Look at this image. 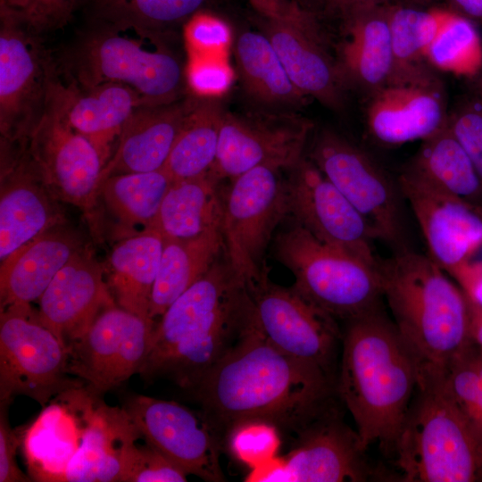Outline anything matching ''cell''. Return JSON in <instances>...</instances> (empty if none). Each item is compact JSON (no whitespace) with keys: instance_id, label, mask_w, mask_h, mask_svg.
<instances>
[{"instance_id":"6da1fadb","label":"cell","mask_w":482,"mask_h":482,"mask_svg":"<svg viewBox=\"0 0 482 482\" xmlns=\"http://www.w3.org/2000/svg\"><path fill=\"white\" fill-rule=\"evenodd\" d=\"M334 379L270 342L253 317L235 345L191 390L218 433L247 420L297 432L332 403Z\"/></svg>"},{"instance_id":"7a4b0ae2","label":"cell","mask_w":482,"mask_h":482,"mask_svg":"<svg viewBox=\"0 0 482 482\" xmlns=\"http://www.w3.org/2000/svg\"><path fill=\"white\" fill-rule=\"evenodd\" d=\"M252 316L248 283L224 252L154 324L139 374L167 377L191 389L239 340Z\"/></svg>"},{"instance_id":"3957f363","label":"cell","mask_w":482,"mask_h":482,"mask_svg":"<svg viewBox=\"0 0 482 482\" xmlns=\"http://www.w3.org/2000/svg\"><path fill=\"white\" fill-rule=\"evenodd\" d=\"M336 383L362 445L390 457L418 380L417 363L381 307L345 321Z\"/></svg>"},{"instance_id":"277c9868","label":"cell","mask_w":482,"mask_h":482,"mask_svg":"<svg viewBox=\"0 0 482 482\" xmlns=\"http://www.w3.org/2000/svg\"><path fill=\"white\" fill-rule=\"evenodd\" d=\"M383 298L420 371L445 372L471 345L469 300L428 255L411 248L380 260Z\"/></svg>"},{"instance_id":"5b68a950","label":"cell","mask_w":482,"mask_h":482,"mask_svg":"<svg viewBox=\"0 0 482 482\" xmlns=\"http://www.w3.org/2000/svg\"><path fill=\"white\" fill-rule=\"evenodd\" d=\"M390 457L395 481L482 482V436L451 395L445 372L418 373Z\"/></svg>"},{"instance_id":"8992f818","label":"cell","mask_w":482,"mask_h":482,"mask_svg":"<svg viewBox=\"0 0 482 482\" xmlns=\"http://www.w3.org/2000/svg\"><path fill=\"white\" fill-rule=\"evenodd\" d=\"M162 33L102 21L71 54L68 77L84 87L107 82L126 85L145 105L175 102L182 98L187 85L186 66Z\"/></svg>"},{"instance_id":"52a82bcc","label":"cell","mask_w":482,"mask_h":482,"mask_svg":"<svg viewBox=\"0 0 482 482\" xmlns=\"http://www.w3.org/2000/svg\"><path fill=\"white\" fill-rule=\"evenodd\" d=\"M274 255L292 272V287L337 320L381 307L379 268L319 240L296 222L278 235Z\"/></svg>"},{"instance_id":"ba28073f","label":"cell","mask_w":482,"mask_h":482,"mask_svg":"<svg viewBox=\"0 0 482 482\" xmlns=\"http://www.w3.org/2000/svg\"><path fill=\"white\" fill-rule=\"evenodd\" d=\"M309 159L395 253L410 249L407 204L399 183L362 148L331 129L314 138Z\"/></svg>"},{"instance_id":"9c48e42d","label":"cell","mask_w":482,"mask_h":482,"mask_svg":"<svg viewBox=\"0 0 482 482\" xmlns=\"http://www.w3.org/2000/svg\"><path fill=\"white\" fill-rule=\"evenodd\" d=\"M69 362L67 348L30 303L1 309L0 403L25 395L45 406L59 394L81 386L69 378Z\"/></svg>"},{"instance_id":"30bf717a","label":"cell","mask_w":482,"mask_h":482,"mask_svg":"<svg viewBox=\"0 0 482 482\" xmlns=\"http://www.w3.org/2000/svg\"><path fill=\"white\" fill-rule=\"evenodd\" d=\"M230 181L222 203L224 252L236 271L252 285L268 272L265 252L277 226L288 214L287 183L281 170L264 165Z\"/></svg>"},{"instance_id":"8fae6325","label":"cell","mask_w":482,"mask_h":482,"mask_svg":"<svg viewBox=\"0 0 482 482\" xmlns=\"http://www.w3.org/2000/svg\"><path fill=\"white\" fill-rule=\"evenodd\" d=\"M296 446L281 460L276 457L253 469L248 481L364 482L387 478L371 464L355 429L340 418L332 403L299 431Z\"/></svg>"},{"instance_id":"7c38bea8","label":"cell","mask_w":482,"mask_h":482,"mask_svg":"<svg viewBox=\"0 0 482 482\" xmlns=\"http://www.w3.org/2000/svg\"><path fill=\"white\" fill-rule=\"evenodd\" d=\"M21 145L51 195L90 215L105 162L95 145L71 126L48 92L44 112Z\"/></svg>"},{"instance_id":"4fadbf2b","label":"cell","mask_w":482,"mask_h":482,"mask_svg":"<svg viewBox=\"0 0 482 482\" xmlns=\"http://www.w3.org/2000/svg\"><path fill=\"white\" fill-rule=\"evenodd\" d=\"M248 286L253 320L261 333L280 350L333 378L337 350L342 339L337 320L293 287L271 282L268 272Z\"/></svg>"},{"instance_id":"5bb4252c","label":"cell","mask_w":482,"mask_h":482,"mask_svg":"<svg viewBox=\"0 0 482 482\" xmlns=\"http://www.w3.org/2000/svg\"><path fill=\"white\" fill-rule=\"evenodd\" d=\"M154 320L117 303L104 308L69 349L70 372L101 395L139 374L148 355Z\"/></svg>"},{"instance_id":"9a60e30c","label":"cell","mask_w":482,"mask_h":482,"mask_svg":"<svg viewBox=\"0 0 482 482\" xmlns=\"http://www.w3.org/2000/svg\"><path fill=\"white\" fill-rule=\"evenodd\" d=\"M0 20L1 145H18L44 112L54 64L38 35L5 17Z\"/></svg>"},{"instance_id":"2e32d148","label":"cell","mask_w":482,"mask_h":482,"mask_svg":"<svg viewBox=\"0 0 482 482\" xmlns=\"http://www.w3.org/2000/svg\"><path fill=\"white\" fill-rule=\"evenodd\" d=\"M313 129L294 113H224L212 171L232 179L258 166L294 168L304 156Z\"/></svg>"},{"instance_id":"e0dca14e","label":"cell","mask_w":482,"mask_h":482,"mask_svg":"<svg viewBox=\"0 0 482 482\" xmlns=\"http://www.w3.org/2000/svg\"><path fill=\"white\" fill-rule=\"evenodd\" d=\"M286 179L287 209L295 222L319 240L379 268L371 228L310 160L303 158Z\"/></svg>"},{"instance_id":"ac0fdd59","label":"cell","mask_w":482,"mask_h":482,"mask_svg":"<svg viewBox=\"0 0 482 482\" xmlns=\"http://www.w3.org/2000/svg\"><path fill=\"white\" fill-rule=\"evenodd\" d=\"M123 409L143 438L186 474L212 482L225 480L218 433L203 414L172 401L141 395L130 396Z\"/></svg>"},{"instance_id":"d6986e66","label":"cell","mask_w":482,"mask_h":482,"mask_svg":"<svg viewBox=\"0 0 482 482\" xmlns=\"http://www.w3.org/2000/svg\"><path fill=\"white\" fill-rule=\"evenodd\" d=\"M429 258L452 275L482 247V208L403 170L397 177Z\"/></svg>"},{"instance_id":"ffe728a7","label":"cell","mask_w":482,"mask_h":482,"mask_svg":"<svg viewBox=\"0 0 482 482\" xmlns=\"http://www.w3.org/2000/svg\"><path fill=\"white\" fill-rule=\"evenodd\" d=\"M262 24L295 87L328 108L340 109L345 86L312 13L290 2L279 17Z\"/></svg>"},{"instance_id":"44dd1931","label":"cell","mask_w":482,"mask_h":482,"mask_svg":"<svg viewBox=\"0 0 482 482\" xmlns=\"http://www.w3.org/2000/svg\"><path fill=\"white\" fill-rule=\"evenodd\" d=\"M448 116L442 83L429 73L370 95L366 125L375 141L396 146L432 137L447 125Z\"/></svg>"},{"instance_id":"7402d4cb","label":"cell","mask_w":482,"mask_h":482,"mask_svg":"<svg viewBox=\"0 0 482 482\" xmlns=\"http://www.w3.org/2000/svg\"><path fill=\"white\" fill-rule=\"evenodd\" d=\"M0 261L64 222L57 201L40 179L24 148L2 146Z\"/></svg>"},{"instance_id":"603a6c76","label":"cell","mask_w":482,"mask_h":482,"mask_svg":"<svg viewBox=\"0 0 482 482\" xmlns=\"http://www.w3.org/2000/svg\"><path fill=\"white\" fill-rule=\"evenodd\" d=\"M104 276V266L84 248L60 270L38 299L39 320L68 352L96 316L116 303Z\"/></svg>"},{"instance_id":"cb8c5ba5","label":"cell","mask_w":482,"mask_h":482,"mask_svg":"<svg viewBox=\"0 0 482 482\" xmlns=\"http://www.w3.org/2000/svg\"><path fill=\"white\" fill-rule=\"evenodd\" d=\"M48 94L71 126L95 145L105 163L126 121L138 107L145 105L141 96L126 85L107 82L80 87L70 77L62 81L55 66Z\"/></svg>"},{"instance_id":"d4e9b609","label":"cell","mask_w":482,"mask_h":482,"mask_svg":"<svg viewBox=\"0 0 482 482\" xmlns=\"http://www.w3.org/2000/svg\"><path fill=\"white\" fill-rule=\"evenodd\" d=\"M61 395L62 403L45 408L24 434V453L31 478L63 481L67 465L80 445L84 431L96 405L98 395L80 386Z\"/></svg>"},{"instance_id":"484cf974","label":"cell","mask_w":482,"mask_h":482,"mask_svg":"<svg viewBox=\"0 0 482 482\" xmlns=\"http://www.w3.org/2000/svg\"><path fill=\"white\" fill-rule=\"evenodd\" d=\"M196 96L160 105L138 107L124 124L104 166L98 188L107 178L162 169L191 112Z\"/></svg>"},{"instance_id":"4316f807","label":"cell","mask_w":482,"mask_h":482,"mask_svg":"<svg viewBox=\"0 0 482 482\" xmlns=\"http://www.w3.org/2000/svg\"><path fill=\"white\" fill-rule=\"evenodd\" d=\"M345 37L337 61L345 86L370 95L389 85L394 77V54L387 5L370 4L345 15Z\"/></svg>"},{"instance_id":"83f0119b","label":"cell","mask_w":482,"mask_h":482,"mask_svg":"<svg viewBox=\"0 0 482 482\" xmlns=\"http://www.w3.org/2000/svg\"><path fill=\"white\" fill-rule=\"evenodd\" d=\"M84 245L63 223L40 234L1 262V309L38 300L60 270Z\"/></svg>"},{"instance_id":"f1b7e54d","label":"cell","mask_w":482,"mask_h":482,"mask_svg":"<svg viewBox=\"0 0 482 482\" xmlns=\"http://www.w3.org/2000/svg\"><path fill=\"white\" fill-rule=\"evenodd\" d=\"M140 437L123 408L97 403L80 445L67 465L63 481L121 482L126 451Z\"/></svg>"},{"instance_id":"f546056e","label":"cell","mask_w":482,"mask_h":482,"mask_svg":"<svg viewBox=\"0 0 482 482\" xmlns=\"http://www.w3.org/2000/svg\"><path fill=\"white\" fill-rule=\"evenodd\" d=\"M163 245L162 235L150 228L120 239L113 246L104 269L108 287L118 305L150 318L151 294Z\"/></svg>"},{"instance_id":"4dcf8cb0","label":"cell","mask_w":482,"mask_h":482,"mask_svg":"<svg viewBox=\"0 0 482 482\" xmlns=\"http://www.w3.org/2000/svg\"><path fill=\"white\" fill-rule=\"evenodd\" d=\"M220 179L212 171L175 181L165 194L152 228L164 238L188 239L221 229Z\"/></svg>"},{"instance_id":"1f68e13d","label":"cell","mask_w":482,"mask_h":482,"mask_svg":"<svg viewBox=\"0 0 482 482\" xmlns=\"http://www.w3.org/2000/svg\"><path fill=\"white\" fill-rule=\"evenodd\" d=\"M172 183L163 168L113 175L102 182L97 203H102L112 220L119 240L153 227Z\"/></svg>"},{"instance_id":"d6a6232c","label":"cell","mask_w":482,"mask_h":482,"mask_svg":"<svg viewBox=\"0 0 482 482\" xmlns=\"http://www.w3.org/2000/svg\"><path fill=\"white\" fill-rule=\"evenodd\" d=\"M224 253L221 229L188 239L164 238L149 306L154 320L196 282Z\"/></svg>"},{"instance_id":"836d02e7","label":"cell","mask_w":482,"mask_h":482,"mask_svg":"<svg viewBox=\"0 0 482 482\" xmlns=\"http://www.w3.org/2000/svg\"><path fill=\"white\" fill-rule=\"evenodd\" d=\"M404 170L482 208V181L447 125L421 141Z\"/></svg>"},{"instance_id":"e575fe53","label":"cell","mask_w":482,"mask_h":482,"mask_svg":"<svg viewBox=\"0 0 482 482\" xmlns=\"http://www.w3.org/2000/svg\"><path fill=\"white\" fill-rule=\"evenodd\" d=\"M242 84L255 100L274 106H297L303 96L290 79L272 44L261 31L246 30L235 44Z\"/></svg>"},{"instance_id":"d590c367","label":"cell","mask_w":482,"mask_h":482,"mask_svg":"<svg viewBox=\"0 0 482 482\" xmlns=\"http://www.w3.org/2000/svg\"><path fill=\"white\" fill-rule=\"evenodd\" d=\"M224 113L214 99L196 96L162 167L173 182L196 178L212 170Z\"/></svg>"},{"instance_id":"8d00e7d4","label":"cell","mask_w":482,"mask_h":482,"mask_svg":"<svg viewBox=\"0 0 482 482\" xmlns=\"http://www.w3.org/2000/svg\"><path fill=\"white\" fill-rule=\"evenodd\" d=\"M447 10H418L387 5L394 54L393 83H402L428 75L426 52L441 25Z\"/></svg>"},{"instance_id":"74e56055","label":"cell","mask_w":482,"mask_h":482,"mask_svg":"<svg viewBox=\"0 0 482 482\" xmlns=\"http://www.w3.org/2000/svg\"><path fill=\"white\" fill-rule=\"evenodd\" d=\"M425 57L429 65L441 71L472 77L482 67V41L478 31L470 19L447 10Z\"/></svg>"},{"instance_id":"f35d334b","label":"cell","mask_w":482,"mask_h":482,"mask_svg":"<svg viewBox=\"0 0 482 482\" xmlns=\"http://www.w3.org/2000/svg\"><path fill=\"white\" fill-rule=\"evenodd\" d=\"M205 0H94L103 22L129 24L163 32L187 21Z\"/></svg>"},{"instance_id":"ab89813d","label":"cell","mask_w":482,"mask_h":482,"mask_svg":"<svg viewBox=\"0 0 482 482\" xmlns=\"http://www.w3.org/2000/svg\"><path fill=\"white\" fill-rule=\"evenodd\" d=\"M453 399L482 436V353L472 345L445 372Z\"/></svg>"},{"instance_id":"60d3db41","label":"cell","mask_w":482,"mask_h":482,"mask_svg":"<svg viewBox=\"0 0 482 482\" xmlns=\"http://www.w3.org/2000/svg\"><path fill=\"white\" fill-rule=\"evenodd\" d=\"M79 0H0L5 17L40 36L63 27Z\"/></svg>"},{"instance_id":"b9f144b4","label":"cell","mask_w":482,"mask_h":482,"mask_svg":"<svg viewBox=\"0 0 482 482\" xmlns=\"http://www.w3.org/2000/svg\"><path fill=\"white\" fill-rule=\"evenodd\" d=\"M227 435L233 455L252 469L274 459L280 444L278 428L262 420L241 422Z\"/></svg>"},{"instance_id":"7bdbcfd3","label":"cell","mask_w":482,"mask_h":482,"mask_svg":"<svg viewBox=\"0 0 482 482\" xmlns=\"http://www.w3.org/2000/svg\"><path fill=\"white\" fill-rule=\"evenodd\" d=\"M137 440L126 451L121 482L187 481V474L181 469L146 441L138 445Z\"/></svg>"},{"instance_id":"ee69618b","label":"cell","mask_w":482,"mask_h":482,"mask_svg":"<svg viewBox=\"0 0 482 482\" xmlns=\"http://www.w3.org/2000/svg\"><path fill=\"white\" fill-rule=\"evenodd\" d=\"M447 126L482 181V92L461 101L449 112Z\"/></svg>"},{"instance_id":"f6af8a7d","label":"cell","mask_w":482,"mask_h":482,"mask_svg":"<svg viewBox=\"0 0 482 482\" xmlns=\"http://www.w3.org/2000/svg\"><path fill=\"white\" fill-rule=\"evenodd\" d=\"M233 79L226 56L188 55L186 82L195 96L214 99L226 93Z\"/></svg>"},{"instance_id":"bcb514c9","label":"cell","mask_w":482,"mask_h":482,"mask_svg":"<svg viewBox=\"0 0 482 482\" xmlns=\"http://www.w3.org/2000/svg\"><path fill=\"white\" fill-rule=\"evenodd\" d=\"M188 55L225 56L231 43V29L220 18L198 11L184 27Z\"/></svg>"},{"instance_id":"7dc6e473","label":"cell","mask_w":482,"mask_h":482,"mask_svg":"<svg viewBox=\"0 0 482 482\" xmlns=\"http://www.w3.org/2000/svg\"><path fill=\"white\" fill-rule=\"evenodd\" d=\"M9 404L0 403V482H28L31 479L22 472L16 461L20 439L8 421Z\"/></svg>"},{"instance_id":"c3c4849f","label":"cell","mask_w":482,"mask_h":482,"mask_svg":"<svg viewBox=\"0 0 482 482\" xmlns=\"http://www.w3.org/2000/svg\"><path fill=\"white\" fill-rule=\"evenodd\" d=\"M451 276L456 279L468 300L482 308V262L470 260Z\"/></svg>"},{"instance_id":"681fc988","label":"cell","mask_w":482,"mask_h":482,"mask_svg":"<svg viewBox=\"0 0 482 482\" xmlns=\"http://www.w3.org/2000/svg\"><path fill=\"white\" fill-rule=\"evenodd\" d=\"M249 4L264 18L279 17L289 4L288 0H247Z\"/></svg>"},{"instance_id":"f907efd6","label":"cell","mask_w":482,"mask_h":482,"mask_svg":"<svg viewBox=\"0 0 482 482\" xmlns=\"http://www.w3.org/2000/svg\"><path fill=\"white\" fill-rule=\"evenodd\" d=\"M470 303V339L472 345L482 353V308Z\"/></svg>"},{"instance_id":"816d5d0a","label":"cell","mask_w":482,"mask_h":482,"mask_svg":"<svg viewBox=\"0 0 482 482\" xmlns=\"http://www.w3.org/2000/svg\"><path fill=\"white\" fill-rule=\"evenodd\" d=\"M328 4L331 11L345 16L352 11L362 6L384 4V0H328Z\"/></svg>"},{"instance_id":"f5cc1de1","label":"cell","mask_w":482,"mask_h":482,"mask_svg":"<svg viewBox=\"0 0 482 482\" xmlns=\"http://www.w3.org/2000/svg\"><path fill=\"white\" fill-rule=\"evenodd\" d=\"M467 16L482 23V0H451Z\"/></svg>"},{"instance_id":"db71d44e","label":"cell","mask_w":482,"mask_h":482,"mask_svg":"<svg viewBox=\"0 0 482 482\" xmlns=\"http://www.w3.org/2000/svg\"><path fill=\"white\" fill-rule=\"evenodd\" d=\"M481 92H482V88H481Z\"/></svg>"}]
</instances>
